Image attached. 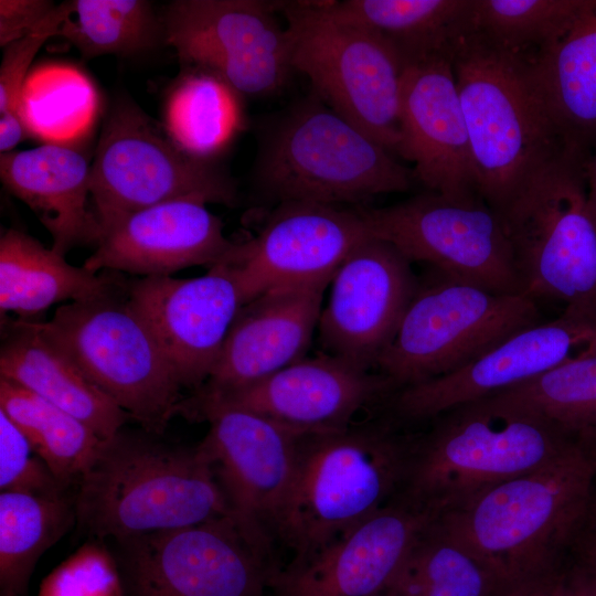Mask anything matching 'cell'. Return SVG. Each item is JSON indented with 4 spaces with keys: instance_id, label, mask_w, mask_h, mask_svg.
<instances>
[{
    "instance_id": "1",
    "label": "cell",
    "mask_w": 596,
    "mask_h": 596,
    "mask_svg": "<svg viewBox=\"0 0 596 596\" xmlns=\"http://www.w3.org/2000/svg\"><path fill=\"white\" fill-rule=\"evenodd\" d=\"M595 482L596 430H586L547 464L434 522L514 587L560 568L588 518Z\"/></svg>"
},
{
    "instance_id": "2",
    "label": "cell",
    "mask_w": 596,
    "mask_h": 596,
    "mask_svg": "<svg viewBox=\"0 0 596 596\" xmlns=\"http://www.w3.org/2000/svg\"><path fill=\"white\" fill-rule=\"evenodd\" d=\"M424 426L413 430L405 479L395 499L436 515L540 468L583 433L493 396L455 406Z\"/></svg>"
},
{
    "instance_id": "3",
    "label": "cell",
    "mask_w": 596,
    "mask_h": 596,
    "mask_svg": "<svg viewBox=\"0 0 596 596\" xmlns=\"http://www.w3.org/2000/svg\"><path fill=\"white\" fill-rule=\"evenodd\" d=\"M158 436L121 428L104 440L75 489V528L88 540L108 541L231 515L199 445H173Z\"/></svg>"
},
{
    "instance_id": "4",
    "label": "cell",
    "mask_w": 596,
    "mask_h": 596,
    "mask_svg": "<svg viewBox=\"0 0 596 596\" xmlns=\"http://www.w3.org/2000/svg\"><path fill=\"white\" fill-rule=\"evenodd\" d=\"M413 430L381 417L341 430L298 436L294 479L278 545L302 561L395 500Z\"/></svg>"
},
{
    "instance_id": "5",
    "label": "cell",
    "mask_w": 596,
    "mask_h": 596,
    "mask_svg": "<svg viewBox=\"0 0 596 596\" xmlns=\"http://www.w3.org/2000/svg\"><path fill=\"white\" fill-rule=\"evenodd\" d=\"M254 183L272 203L358 204L407 191L413 170L313 93L268 118L258 135Z\"/></svg>"
},
{
    "instance_id": "6",
    "label": "cell",
    "mask_w": 596,
    "mask_h": 596,
    "mask_svg": "<svg viewBox=\"0 0 596 596\" xmlns=\"http://www.w3.org/2000/svg\"><path fill=\"white\" fill-rule=\"evenodd\" d=\"M453 68L479 196L499 212L535 173L568 149L520 58L477 29L457 44Z\"/></svg>"
},
{
    "instance_id": "7",
    "label": "cell",
    "mask_w": 596,
    "mask_h": 596,
    "mask_svg": "<svg viewBox=\"0 0 596 596\" xmlns=\"http://www.w3.org/2000/svg\"><path fill=\"white\" fill-rule=\"evenodd\" d=\"M589 153L568 149L497 212L522 294L564 301V311L596 316V217L587 189Z\"/></svg>"
},
{
    "instance_id": "8",
    "label": "cell",
    "mask_w": 596,
    "mask_h": 596,
    "mask_svg": "<svg viewBox=\"0 0 596 596\" xmlns=\"http://www.w3.org/2000/svg\"><path fill=\"white\" fill-rule=\"evenodd\" d=\"M289 63L312 93L392 155L401 142L404 63L375 32L334 15L327 1H283Z\"/></svg>"
},
{
    "instance_id": "9",
    "label": "cell",
    "mask_w": 596,
    "mask_h": 596,
    "mask_svg": "<svg viewBox=\"0 0 596 596\" xmlns=\"http://www.w3.org/2000/svg\"><path fill=\"white\" fill-rule=\"evenodd\" d=\"M38 321V320H36ZM84 374L142 429L161 435L177 415L179 384L145 319L127 297V284L60 306L38 321Z\"/></svg>"
},
{
    "instance_id": "10",
    "label": "cell",
    "mask_w": 596,
    "mask_h": 596,
    "mask_svg": "<svg viewBox=\"0 0 596 596\" xmlns=\"http://www.w3.org/2000/svg\"><path fill=\"white\" fill-rule=\"evenodd\" d=\"M541 322L534 299L498 294L436 272L419 281L375 371L404 389L455 372L519 330Z\"/></svg>"
},
{
    "instance_id": "11",
    "label": "cell",
    "mask_w": 596,
    "mask_h": 596,
    "mask_svg": "<svg viewBox=\"0 0 596 596\" xmlns=\"http://www.w3.org/2000/svg\"><path fill=\"white\" fill-rule=\"evenodd\" d=\"M91 198L102 235L126 216L169 201L233 206L237 191L216 161L190 156L132 100L118 99L91 163Z\"/></svg>"
},
{
    "instance_id": "12",
    "label": "cell",
    "mask_w": 596,
    "mask_h": 596,
    "mask_svg": "<svg viewBox=\"0 0 596 596\" xmlns=\"http://www.w3.org/2000/svg\"><path fill=\"white\" fill-rule=\"evenodd\" d=\"M105 542L123 596H265L279 567L231 515Z\"/></svg>"
},
{
    "instance_id": "13",
    "label": "cell",
    "mask_w": 596,
    "mask_h": 596,
    "mask_svg": "<svg viewBox=\"0 0 596 596\" xmlns=\"http://www.w3.org/2000/svg\"><path fill=\"white\" fill-rule=\"evenodd\" d=\"M358 209L371 235L411 263L493 292L522 294L501 219L479 195L428 191L390 206Z\"/></svg>"
},
{
    "instance_id": "14",
    "label": "cell",
    "mask_w": 596,
    "mask_h": 596,
    "mask_svg": "<svg viewBox=\"0 0 596 596\" xmlns=\"http://www.w3.org/2000/svg\"><path fill=\"white\" fill-rule=\"evenodd\" d=\"M283 1L175 0L161 20L163 39L181 62L210 71L242 96L280 92L294 73L286 30L276 13Z\"/></svg>"
},
{
    "instance_id": "15",
    "label": "cell",
    "mask_w": 596,
    "mask_h": 596,
    "mask_svg": "<svg viewBox=\"0 0 596 596\" xmlns=\"http://www.w3.org/2000/svg\"><path fill=\"white\" fill-rule=\"evenodd\" d=\"M199 443L225 496L231 517L248 543L274 563L301 433L236 408L206 413Z\"/></svg>"
},
{
    "instance_id": "16",
    "label": "cell",
    "mask_w": 596,
    "mask_h": 596,
    "mask_svg": "<svg viewBox=\"0 0 596 596\" xmlns=\"http://www.w3.org/2000/svg\"><path fill=\"white\" fill-rule=\"evenodd\" d=\"M592 355H596V316L564 311L554 320L517 331L455 372L396 390L382 405V417L412 429L455 406Z\"/></svg>"
},
{
    "instance_id": "17",
    "label": "cell",
    "mask_w": 596,
    "mask_h": 596,
    "mask_svg": "<svg viewBox=\"0 0 596 596\" xmlns=\"http://www.w3.org/2000/svg\"><path fill=\"white\" fill-rule=\"evenodd\" d=\"M396 390L377 371L321 352L243 389L209 398H183L177 414L201 422L213 409L236 408L296 433L333 432L351 426L362 408L382 405Z\"/></svg>"
},
{
    "instance_id": "18",
    "label": "cell",
    "mask_w": 596,
    "mask_h": 596,
    "mask_svg": "<svg viewBox=\"0 0 596 596\" xmlns=\"http://www.w3.org/2000/svg\"><path fill=\"white\" fill-rule=\"evenodd\" d=\"M371 236L359 209L283 202L255 236L236 243L222 266L233 276L245 305L273 288L331 281L351 252Z\"/></svg>"
},
{
    "instance_id": "19",
    "label": "cell",
    "mask_w": 596,
    "mask_h": 596,
    "mask_svg": "<svg viewBox=\"0 0 596 596\" xmlns=\"http://www.w3.org/2000/svg\"><path fill=\"white\" fill-rule=\"evenodd\" d=\"M330 285L318 321L324 352L374 371L418 288L412 263L371 236L344 259Z\"/></svg>"
},
{
    "instance_id": "20",
    "label": "cell",
    "mask_w": 596,
    "mask_h": 596,
    "mask_svg": "<svg viewBox=\"0 0 596 596\" xmlns=\"http://www.w3.org/2000/svg\"><path fill=\"white\" fill-rule=\"evenodd\" d=\"M127 297L156 337L181 387H201L211 375L230 329L244 306L222 265L193 278L142 277Z\"/></svg>"
},
{
    "instance_id": "21",
    "label": "cell",
    "mask_w": 596,
    "mask_h": 596,
    "mask_svg": "<svg viewBox=\"0 0 596 596\" xmlns=\"http://www.w3.org/2000/svg\"><path fill=\"white\" fill-rule=\"evenodd\" d=\"M437 515L394 500L309 557L279 566L273 596H373L390 587L412 544Z\"/></svg>"
},
{
    "instance_id": "22",
    "label": "cell",
    "mask_w": 596,
    "mask_h": 596,
    "mask_svg": "<svg viewBox=\"0 0 596 596\" xmlns=\"http://www.w3.org/2000/svg\"><path fill=\"white\" fill-rule=\"evenodd\" d=\"M397 155L414 163V179L430 192L479 195L453 61L433 57L404 66Z\"/></svg>"
},
{
    "instance_id": "23",
    "label": "cell",
    "mask_w": 596,
    "mask_h": 596,
    "mask_svg": "<svg viewBox=\"0 0 596 596\" xmlns=\"http://www.w3.org/2000/svg\"><path fill=\"white\" fill-rule=\"evenodd\" d=\"M223 227L204 201L160 203L105 231L83 267L92 273L127 272L143 277L171 276L198 265L210 269L228 262L236 246Z\"/></svg>"
},
{
    "instance_id": "24",
    "label": "cell",
    "mask_w": 596,
    "mask_h": 596,
    "mask_svg": "<svg viewBox=\"0 0 596 596\" xmlns=\"http://www.w3.org/2000/svg\"><path fill=\"white\" fill-rule=\"evenodd\" d=\"M328 285L277 287L245 304L211 375L191 396L209 398L243 389L304 359Z\"/></svg>"
},
{
    "instance_id": "25",
    "label": "cell",
    "mask_w": 596,
    "mask_h": 596,
    "mask_svg": "<svg viewBox=\"0 0 596 596\" xmlns=\"http://www.w3.org/2000/svg\"><path fill=\"white\" fill-rule=\"evenodd\" d=\"M0 178L50 232L53 251L65 256L79 244H97L100 227L87 206L91 164L78 150L46 142L1 153Z\"/></svg>"
},
{
    "instance_id": "26",
    "label": "cell",
    "mask_w": 596,
    "mask_h": 596,
    "mask_svg": "<svg viewBox=\"0 0 596 596\" xmlns=\"http://www.w3.org/2000/svg\"><path fill=\"white\" fill-rule=\"evenodd\" d=\"M0 377L12 381L67 412L103 440L115 436L129 415L99 390L36 320L1 318Z\"/></svg>"
},
{
    "instance_id": "27",
    "label": "cell",
    "mask_w": 596,
    "mask_h": 596,
    "mask_svg": "<svg viewBox=\"0 0 596 596\" xmlns=\"http://www.w3.org/2000/svg\"><path fill=\"white\" fill-rule=\"evenodd\" d=\"M529 78L566 145H596V0L550 47L525 61Z\"/></svg>"
},
{
    "instance_id": "28",
    "label": "cell",
    "mask_w": 596,
    "mask_h": 596,
    "mask_svg": "<svg viewBox=\"0 0 596 596\" xmlns=\"http://www.w3.org/2000/svg\"><path fill=\"white\" fill-rule=\"evenodd\" d=\"M109 273L73 266L25 232L8 228L0 237L1 318L13 312L32 320L53 305L105 295L121 284Z\"/></svg>"
},
{
    "instance_id": "29",
    "label": "cell",
    "mask_w": 596,
    "mask_h": 596,
    "mask_svg": "<svg viewBox=\"0 0 596 596\" xmlns=\"http://www.w3.org/2000/svg\"><path fill=\"white\" fill-rule=\"evenodd\" d=\"M476 0L327 1L338 18L389 42L404 66L433 57L453 61L457 44L476 29Z\"/></svg>"
},
{
    "instance_id": "30",
    "label": "cell",
    "mask_w": 596,
    "mask_h": 596,
    "mask_svg": "<svg viewBox=\"0 0 596 596\" xmlns=\"http://www.w3.org/2000/svg\"><path fill=\"white\" fill-rule=\"evenodd\" d=\"M242 97L216 74L190 67L167 96L163 127L190 156L216 161L245 127Z\"/></svg>"
},
{
    "instance_id": "31",
    "label": "cell",
    "mask_w": 596,
    "mask_h": 596,
    "mask_svg": "<svg viewBox=\"0 0 596 596\" xmlns=\"http://www.w3.org/2000/svg\"><path fill=\"white\" fill-rule=\"evenodd\" d=\"M73 526L74 491H0V596H28L36 562Z\"/></svg>"
},
{
    "instance_id": "32",
    "label": "cell",
    "mask_w": 596,
    "mask_h": 596,
    "mask_svg": "<svg viewBox=\"0 0 596 596\" xmlns=\"http://www.w3.org/2000/svg\"><path fill=\"white\" fill-rule=\"evenodd\" d=\"M0 409L22 430L55 479L75 491L104 440L78 418L0 377Z\"/></svg>"
},
{
    "instance_id": "33",
    "label": "cell",
    "mask_w": 596,
    "mask_h": 596,
    "mask_svg": "<svg viewBox=\"0 0 596 596\" xmlns=\"http://www.w3.org/2000/svg\"><path fill=\"white\" fill-rule=\"evenodd\" d=\"M434 520L417 535L389 587L396 596H501L512 588Z\"/></svg>"
},
{
    "instance_id": "34",
    "label": "cell",
    "mask_w": 596,
    "mask_h": 596,
    "mask_svg": "<svg viewBox=\"0 0 596 596\" xmlns=\"http://www.w3.org/2000/svg\"><path fill=\"white\" fill-rule=\"evenodd\" d=\"M58 35L84 58L134 54L156 47L163 24L146 0H73Z\"/></svg>"
},
{
    "instance_id": "35",
    "label": "cell",
    "mask_w": 596,
    "mask_h": 596,
    "mask_svg": "<svg viewBox=\"0 0 596 596\" xmlns=\"http://www.w3.org/2000/svg\"><path fill=\"white\" fill-rule=\"evenodd\" d=\"M97 103L95 87L85 74L70 65L46 64L29 73L20 116L26 134L66 143L89 128Z\"/></svg>"
},
{
    "instance_id": "36",
    "label": "cell",
    "mask_w": 596,
    "mask_h": 596,
    "mask_svg": "<svg viewBox=\"0 0 596 596\" xmlns=\"http://www.w3.org/2000/svg\"><path fill=\"white\" fill-rule=\"evenodd\" d=\"M588 0H476V29L498 47L530 61L553 45Z\"/></svg>"
},
{
    "instance_id": "37",
    "label": "cell",
    "mask_w": 596,
    "mask_h": 596,
    "mask_svg": "<svg viewBox=\"0 0 596 596\" xmlns=\"http://www.w3.org/2000/svg\"><path fill=\"white\" fill-rule=\"evenodd\" d=\"M490 396L538 413L571 432L596 430V355Z\"/></svg>"
},
{
    "instance_id": "38",
    "label": "cell",
    "mask_w": 596,
    "mask_h": 596,
    "mask_svg": "<svg viewBox=\"0 0 596 596\" xmlns=\"http://www.w3.org/2000/svg\"><path fill=\"white\" fill-rule=\"evenodd\" d=\"M70 10V1L54 10L26 36L4 47L0 65V151H12L25 135L20 116L24 82L33 58L42 45L58 35Z\"/></svg>"
},
{
    "instance_id": "39",
    "label": "cell",
    "mask_w": 596,
    "mask_h": 596,
    "mask_svg": "<svg viewBox=\"0 0 596 596\" xmlns=\"http://www.w3.org/2000/svg\"><path fill=\"white\" fill-rule=\"evenodd\" d=\"M39 596H123L106 542L88 540L83 544L43 579Z\"/></svg>"
},
{
    "instance_id": "40",
    "label": "cell",
    "mask_w": 596,
    "mask_h": 596,
    "mask_svg": "<svg viewBox=\"0 0 596 596\" xmlns=\"http://www.w3.org/2000/svg\"><path fill=\"white\" fill-rule=\"evenodd\" d=\"M0 490L56 494L65 489L13 421L0 409ZM75 492V491H74Z\"/></svg>"
},
{
    "instance_id": "41",
    "label": "cell",
    "mask_w": 596,
    "mask_h": 596,
    "mask_svg": "<svg viewBox=\"0 0 596 596\" xmlns=\"http://www.w3.org/2000/svg\"><path fill=\"white\" fill-rule=\"evenodd\" d=\"M55 7L49 0H0V45L26 36Z\"/></svg>"
},
{
    "instance_id": "42",
    "label": "cell",
    "mask_w": 596,
    "mask_h": 596,
    "mask_svg": "<svg viewBox=\"0 0 596 596\" xmlns=\"http://www.w3.org/2000/svg\"><path fill=\"white\" fill-rule=\"evenodd\" d=\"M556 572L549 576L517 585L504 592L501 596H555Z\"/></svg>"
},
{
    "instance_id": "43",
    "label": "cell",
    "mask_w": 596,
    "mask_h": 596,
    "mask_svg": "<svg viewBox=\"0 0 596 596\" xmlns=\"http://www.w3.org/2000/svg\"><path fill=\"white\" fill-rule=\"evenodd\" d=\"M555 596H575L572 577L567 568L562 564L555 576Z\"/></svg>"
},
{
    "instance_id": "44",
    "label": "cell",
    "mask_w": 596,
    "mask_h": 596,
    "mask_svg": "<svg viewBox=\"0 0 596 596\" xmlns=\"http://www.w3.org/2000/svg\"><path fill=\"white\" fill-rule=\"evenodd\" d=\"M587 187L589 203L596 217V151L587 166Z\"/></svg>"
},
{
    "instance_id": "45",
    "label": "cell",
    "mask_w": 596,
    "mask_h": 596,
    "mask_svg": "<svg viewBox=\"0 0 596 596\" xmlns=\"http://www.w3.org/2000/svg\"><path fill=\"white\" fill-rule=\"evenodd\" d=\"M588 517L596 522V482L592 493Z\"/></svg>"
},
{
    "instance_id": "46",
    "label": "cell",
    "mask_w": 596,
    "mask_h": 596,
    "mask_svg": "<svg viewBox=\"0 0 596 596\" xmlns=\"http://www.w3.org/2000/svg\"><path fill=\"white\" fill-rule=\"evenodd\" d=\"M373 596H396L390 588H386Z\"/></svg>"
},
{
    "instance_id": "47",
    "label": "cell",
    "mask_w": 596,
    "mask_h": 596,
    "mask_svg": "<svg viewBox=\"0 0 596 596\" xmlns=\"http://www.w3.org/2000/svg\"><path fill=\"white\" fill-rule=\"evenodd\" d=\"M592 568H593V567H592ZM593 570H594V568H593ZM594 571H595V570H594ZM595 573H596V571H595Z\"/></svg>"
}]
</instances>
